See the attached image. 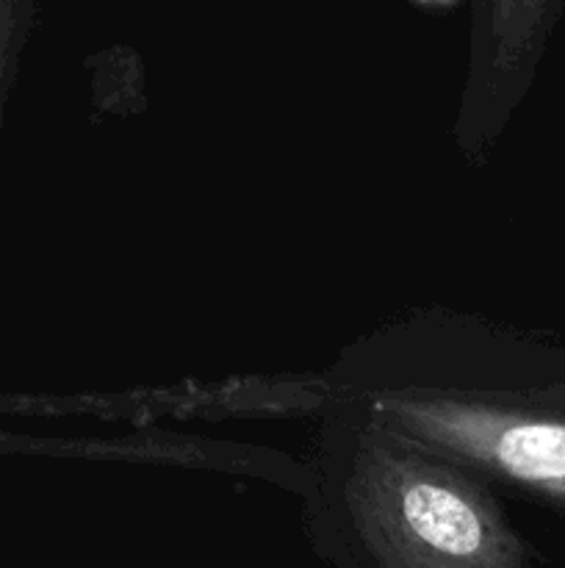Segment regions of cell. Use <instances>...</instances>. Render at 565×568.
<instances>
[{
	"mask_svg": "<svg viewBox=\"0 0 565 568\" xmlns=\"http://www.w3.org/2000/svg\"><path fill=\"white\" fill-rule=\"evenodd\" d=\"M371 416L474 471L565 503V416L482 397L471 388L399 386L358 397Z\"/></svg>",
	"mask_w": 565,
	"mask_h": 568,
	"instance_id": "cell-2",
	"label": "cell"
},
{
	"mask_svg": "<svg viewBox=\"0 0 565 568\" xmlns=\"http://www.w3.org/2000/svg\"><path fill=\"white\" fill-rule=\"evenodd\" d=\"M347 519L380 568H521L474 469L355 403L325 442Z\"/></svg>",
	"mask_w": 565,
	"mask_h": 568,
	"instance_id": "cell-1",
	"label": "cell"
},
{
	"mask_svg": "<svg viewBox=\"0 0 565 568\" xmlns=\"http://www.w3.org/2000/svg\"><path fill=\"white\" fill-rule=\"evenodd\" d=\"M548 6L552 0H493L487 61L499 75L518 70L543 28Z\"/></svg>",
	"mask_w": 565,
	"mask_h": 568,
	"instance_id": "cell-3",
	"label": "cell"
}]
</instances>
